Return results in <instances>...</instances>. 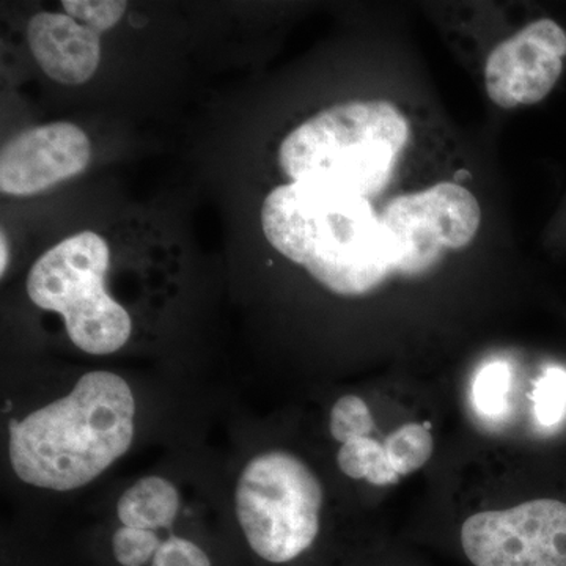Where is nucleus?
Returning <instances> with one entry per match:
<instances>
[{"label":"nucleus","instance_id":"f257e3e1","mask_svg":"<svg viewBox=\"0 0 566 566\" xmlns=\"http://www.w3.org/2000/svg\"><path fill=\"white\" fill-rule=\"evenodd\" d=\"M262 229L275 251L338 296H363L395 273V253L371 200L311 182L264 199Z\"/></svg>","mask_w":566,"mask_h":566},{"label":"nucleus","instance_id":"f03ea898","mask_svg":"<svg viewBox=\"0 0 566 566\" xmlns=\"http://www.w3.org/2000/svg\"><path fill=\"white\" fill-rule=\"evenodd\" d=\"M136 400L112 371H88L61 400L9 423L14 474L41 490H80L98 479L133 444Z\"/></svg>","mask_w":566,"mask_h":566},{"label":"nucleus","instance_id":"7ed1b4c3","mask_svg":"<svg viewBox=\"0 0 566 566\" xmlns=\"http://www.w3.org/2000/svg\"><path fill=\"white\" fill-rule=\"evenodd\" d=\"M411 128L385 99L337 104L301 123L279 148L293 182L326 186L371 200L392 180Z\"/></svg>","mask_w":566,"mask_h":566},{"label":"nucleus","instance_id":"20e7f679","mask_svg":"<svg viewBox=\"0 0 566 566\" xmlns=\"http://www.w3.org/2000/svg\"><path fill=\"white\" fill-rule=\"evenodd\" d=\"M111 249L102 234L66 238L33 264L28 294L36 307L63 316L74 346L92 356H107L126 345L132 316L104 289Z\"/></svg>","mask_w":566,"mask_h":566},{"label":"nucleus","instance_id":"39448f33","mask_svg":"<svg viewBox=\"0 0 566 566\" xmlns=\"http://www.w3.org/2000/svg\"><path fill=\"white\" fill-rule=\"evenodd\" d=\"M324 491L301 458L282 450L253 457L234 490V513L253 553L286 564L314 545Z\"/></svg>","mask_w":566,"mask_h":566},{"label":"nucleus","instance_id":"423d86ee","mask_svg":"<svg viewBox=\"0 0 566 566\" xmlns=\"http://www.w3.org/2000/svg\"><path fill=\"white\" fill-rule=\"evenodd\" d=\"M379 214L392 243L395 273L405 277L431 270L447 251L468 248L482 226L474 192L452 181L394 197Z\"/></svg>","mask_w":566,"mask_h":566},{"label":"nucleus","instance_id":"0eeeda50","mask_svg":"<svg viewBox=\"0 0 566 566\" xmlns=\"http://www.w3.org/2000/svg\"><path fill=\"white\" fill-rule=\"evenodd\" d=\"M461 545L474 566H566V504L535 499L472 515Z\"/></svg>","mask_w":566,"mask_h":566},{"label":"nucleus","instance_id":"6e6552de","mask_svg":"<svg viewBox=\"0 0 566 566\" xmlns=\"http://www.w3.org/2000/svg\"><path fill=\"white\" fill-rule=\"evenodd\" d=\"M565 63L564 25L553 18L531 21L488 55V96L502 109L535 106L557 87Z\"/></svg>","mask_w":566,"mask_h":566},{"label":"nucleus","instance_id":"1a4fd4ad","mask_svg":"<svg viewBox=\"0 0 566 566\" xmlns=\"http://www.w3.org/2000/svg\"><path fill=\"white\" fill-rule=\"evenodd\" d=\"M92 144L80 126L48 123L11 137L0 151V191L35 196L87 169Z\"/></svg>","mask_w":566,"mask_h":566},{"label":"nucleus","instance_id":"9d476101","mask_svg":"<svg viewBox=\"0 0 566 566\" xmlns=\"http://www.w3.org/2000/svg\"><path fill=\"white\" fill-rule=\"evenodd\" d=\"M28 43L44 74L63 85L85 84L102 61L99 33L69 14L36 13L29 21Z\"/></svg>","mask_w":566,"mask_h":566},{"label":"nucleus","instance_id":"9b49d317","mask_svg":"<svg viewBox=\"0 0 566 566\" xmlns=\"http://www.w3.org/2000/svg\"><path fill=\"white\" fill-rule=\"evenodd\" d=\"M180 512V493L169 480L148 475L137 480L118 499L117 516L123 526L158 531L172 526Z\"/></svg>","mask_w":566,"mask_h":566},{"label":"nucleus","instance_id":"f8f14e48","mask_svg":"<svg viewBox=\"0 0 566 566\" xmlns=\"http://www.w3.org/2000/svg\"><path fill=\"white\" fill-rule=\"evenodd\" d=\"M337 464L349 479H364L376 486L394 485L400 479L387 457L385 444L368 436L342 446Z\"/></svg>","mask_w":566,"mask_h":566},{"label":"nucleus","instance_id":"ddd939ff","mask_svg":"<svg viewBox=\"0 0 566 566\" xmlns=\"http://www.w3.org/2000/svg\"><path fill=\"white\" fill-rule=\"evenodd\" d=\"M386 452L398 475L423 468L433 455L434 441L428 423H406L387 436Z\"/></svg>","mask_w":566,"mask_h":566},{"label":"nucleus","instance_id":"4468645a","mask_svg":"<svg viewBox=\"0 0 566 566\" xmlns=\"http://www.w3.org/2000/svg\"><path fill=\"white\" fill-rule=\"evenodd\" d=\"M512 371L504 363L488 364L475 376L472 397L480 415L497 417L505 412L509 405Z\"/></svg>","mask_w":566,"mask_h":566},{"label":"nucleus","instance_id":"2eb2a0df","mask_svg":"<svg viewBox=\"0 0 566 566\" xmlns=\"http://www.w3.org/2000/svg\"><path fill=\"white\" fill-rule=\"evenodd\" d=\"M374 417L360 397L345 395L331 411L329 430L342 446L356 439L367 438L374 430Z\"/></svg>","mask_w":566,"mask_h":566},{"label":"nucleus","instance_id":"dca6fc26","mask_svg":"<svg viewBox=\"0 0 566 566\" xmlns=\"http://www.w3.org/2000/svg\"><path fill=\"white\" fill-rule=\"evenodd\" d=\"M536 420L543 427H556L566 416V370L553 367L539 376L534 395Z\"/></svg>","mask_w":566,"mask_h":566},{"label":"nucleus","instance_id":"f3484780","mask_svg":"<svg viewBox=\"0 0 566 566\" xmlns=\"http://www.w3.org/2000/svg\"><path fill=\"white\" fill-rule=\"evenodd\" d=\"M161 542L153 531L123 526L112 538L115 560L122 566H145L153 562Z\"/></svg>","mask_w":566,"mask_h":566},{"label":"nucleus","instance_id":"a211bd4d","mask_svg":"<svg viewBox=\"0 0 566 566\" xmlns=\"http://www.w3.org/2000/svg\"><path fill=\"white\" fill-rule=\"evenodd\" d=\"M62 6L69 17L99 35L115 28L128 10L120 0H65Z\"/></svg>","mask_w":566,"mask_h":566},{"label":"nucleus","instance_id":"6ab92c4d","mask_svg":"<svg viewBox=\"0 0 566 566\" xmlns=\"http://www.w3.org/2000/svg\"><path fill=\"white\" fill-rule=\"evenodd\" d=\"M151 566H211V560L191 539L170 536L159 546Z\"/></svg>","mask_w":566,"mask_h":566},{"label":"nucleus","instance_id":"aec40b11","mask_svg":"<svg viewBox=\"0 0 566 566\" xmlns=\"http://www.w3.org/2000/svg\"><path fill=\"white\" fill-rule=\"evenodd\" d=\"M2 241H0V251H2V255H0V274H6L7 266H9V243L6 240V233L2 232Z\"/></svg>","mask_w":566,"mask_h":566}]
</instances>
